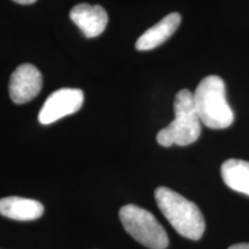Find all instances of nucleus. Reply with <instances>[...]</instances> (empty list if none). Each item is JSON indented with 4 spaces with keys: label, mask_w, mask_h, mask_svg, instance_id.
Instances as JSON below:
<instances>
[{
    "label": "nucleus",
    "mask_w": 249,
    "mask_h": 249,
    "mask_svg": "<svg viewBox=\"0 0 249 249\" xmlns=\"http://www.w3.org/2000/svg\"><path fill=\"white\" fill-rule=\"evenodd\" d=\"M180 23H181V15L179 13H171L161 18L154 27L149 28L147 31L140 36L136 40L135 48L139 51H149L156 49L163 44L176 33Z\"/></svg>",
    "instance_id": "6e6552de"
},
{
    "label": "nucleus",
    "mask_w": 249,
    "mask_h": 249,
    "mask_svg": "<svg viewBox=\"0 0 249 249\" xmlns=\"http://www.w3.org/2000/svg\"><path fill=\"white\" fill-rule=\"evenodd\" d=\"M70 18L88 38H95L102 35L108 22L107 11L99 5L79 4L74 6Z\"/></svg>",
    "instance_id": "0eeeda50"
},
{
    "label": "nucleus",
    "mask_w": 249,
    "mask_h": 249,
    "mask_svg": "<svg viewBox=\"0 0 249 249\" xmlns=\"http://www.w3.org/2000/svg\"><path fill=\"white\" fill-rule=\"evenodd\" d=\"M85 96L82 90L62 88L55 90L46 98L38 114L42 124H53L61 118L76 113L82 107Z\"/></svg>",
    "instance_id": "39448f33"
},
{
    "label": "nucleus",
    "mask_w": 249,
    "mask_h": 249,
    "mask_svg": "<svg viewBox=\"0 0 249 249\" xmlns=\"http://www.w3.org/2000/svg\"><path fill=\"white\" fill-rule=\"evenodd\" d=\"M13 1L20 5H31L34 4V2H36L37 0H13Z\"/></svg>",
    "instance_id": "f8f14e48"
},
{
    "label": "nucleus",
    "mask_w": 249,
    "mask_h": 249,
    "mask_svg": "<svg viewBox=\"0 0 249 249\" xmlns=\"http://www.w3.org/2000/svg\"><path fill=\"white\" fill-rule=\"evenodd\" d=\"M155 198L161 213L180 235L191 240H200L204 233L205 222L194 202L167 187H158L155 191Z\"/></svg>",
    "instance_id": "f257e3e1"
},
{
    "label": "nucleus",
    "mask_w": 249,
    "mask_h": 249,
    "mask_svg": "<svg viewBox=\"0 0 249 249\" xmlns=\"http://www.w3.org/2000/svg\"><path fill=\"white\" fill-rule=\"evenodd\" d=\"M43 77L38 68L31 64L18 66L9 80V96L15 104H26L40 92Z\"/></svg>",
    "instance_id": "423d86ee"
},
{
    "label": "nucleus",
    "mask_w": 249,
    "mask_h": 249,
    "mask_svg": "<svg viewBox=\"0 0 249 249\" xmlns=\"http://www.w3.org/2000/svg\"><path fill=\"white\" fill-rule=\"evenodd\" d=\"M229 249H249V242H246V244L233 245Z\"/></svg>",
    "instance_id": "9b49d317"
},
{
    "label": "nucleus",
    "mask_w": 249,
    "mask_h": 249,
    "mask_svg": "<svg viewBox=\"0 0 249 249\" xmlns=\"http://www.w3.org/2000/svg\"><path fill=\"white\" fill-rule=\"evenodd\" d=\"M124 229L136 241L150 249H166L169 236L150 211L135 204H127L119 211Z\"/></svg>",
    "instance_id": "20e7f679"
},
{
    "label": "nucleus",
    "mask_w": 249,
    "mask_h": 249,
    "mask_svg": "<svg viewBox=\"0 0 249 249\" xmlns=\"http://www.w3.org/2000/svg\"><path fill=\"white\" fill-rule=\"evenodd\" d=\"M194 105L201 123L211 129H224L234 121V114L226 101L225 83L222 77L209 75L198 83Z\"/></svg>",
    "instance_id": "f03ea898"
},
{
    "label": "nucleus",
    "mask_w": 249,
    "mask_h": 249,
    "mask_svg": "<svg viewBox=\"0 0 249 249\" xmlns=\"http://www.w3.org/2000/svg\"><path fill=\"white\" fill-rule=\"evenodd\" d=\"M220 171L227 187L249 196V161L229 160L222 165Z\"/></svg>",
    "instance_id": "9d476101"
},
{
    "label": "nucleus",
    "mask_w": 249,
    "mask_h": 249,
    "mask_svg": "<svg viewBox=\"0 0 249 249\" xmlns=\"http://www.w3.org/2000/svg\"><path fill=\"white\" fill-rule=\"evenodd\" d=\"M174 114L176 118L169 126L157 134V142L161 147H180L196 142L201 135V120L196 112L193 93L182 89L177 93L174 99Z\"/></svg>",
    "instance_id": "7ed1b4c3"
},
{
    "label": "nucleus",
    "mask_w": 249,
    "mask_h": 249,
    "mask_svg": "<svg viewBox=\"0 0 249 249\" xmlns=\"http://www.w3.org/2000/svg\"><path fill=\"white\" fill-rule=\"evenodd\" d=\"M44 207L40 202L31 198L9 196L0 198V214L18 222H30L43 216Z\"/></svg>",
    "instance_id": "1a4fd4ad"
}]
</instances>
